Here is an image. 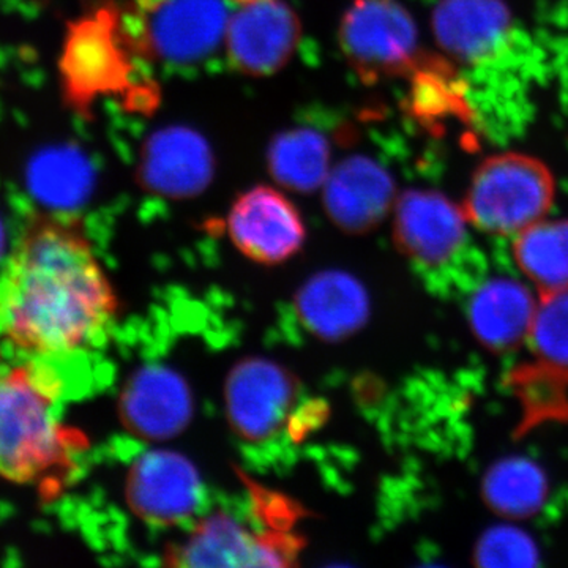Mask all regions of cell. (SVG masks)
Masks as SVG:
<instances>
[{"instance_id": "6da1fadb", "label": "cell", "mask_w": 568, "mask_h": 568, "mask_svg": "<svg viewBox=\"0 0 568 568\" xmlns=\"http://www.w3.org/2000/svg\"><path fill=\"white\" fill-rule=\"evenodd\" d=\"M118 310L81 223L51 213L29 220L0 275V335L24 353L63 357L97 342Z\"/></svg>"}, {"instance_id": "7a4b0ae2", "label": "cell", "mask_w": 568, "mask_h": 568, "mask_svg": "<svg viewBox=\"0 0 568 568\" xmlns=\"http://www.w3.org/2000/svg\"><path fill=\"white\" fill-rule=\"evenodd\" d=\"M62 386L43 365L0 369V480L58 491L84 452V437L55 410Z\"/></svg>"}, {"instance_id": "3957f363", "label": "cell", "mask_w": 568, "mask_h": 568, "mask_svg": "<svg viewBox=\"0 0 568 568\" xmlns=\"http://www.w3.org/2000/svg\"><path fill=\"white\" fill-rule=\"evenodd\" d=\"M126 13L102 3L69 26L61 62L65 102L80 114L110 95L132 97L134 58L140 55Z\"/></svg>"}, {"instance_id": "277c9868", "label": "cell", "mask_w": 568, "mask_h": 568, "mask_svg": "<svg viewBox=\"0 0 568 568\" xmlns=\"http://www.w3.org/2000/svg\"><path fill=\"white\" fill-rule=\"evenodd\" d=\"M467 220L458 207L437 192L410 190L396 201L394 235L402 252L424 272L432 286L444 293L473 291L481 280L463 254L467 253Z\"/></svg>"}, {"instance_id": "5b68a950", "label": "cell", "mask_w": 568, "mask_h": 568, "mask_svg": "<svg viewBox=\"0 0 568 568\" xmlns=\"http://www.w3.org/2000/svg\"><path fill=\"white\" fill-rule=\"evenodd\" d=\"M552 200L555 181L544 163L521 153H503L478 168L463 209L477 230L518 235L544 220Z\"/></svg>"}, {"instance_id": "8992f818", "label": "cell", "mask_w": 568, "mask_h": 568, "mask_svg": "<svg viewBox=\"0 0 568 568\" xmlns=\"http://www.w3.org/2000/svg\"><path fill=\"white\" fill-rule=\"evenodd\" d=\"M343 55L365 82L416 70V22L398 0H354L339 26Z\"/></svg>"}, {"instance_id": "52a82bcc", "label": "cell", "mask_w": 568, "mask_h": 568, "mask_svg": "<svg viewBox=\"0 0 568 568\" xmlns=\"http://www.w3.org/2000/svg\"><path fill=\"white\" fill-rule=\"evenodd\" d=\"M222 0H136L126 14L141 55L168 63L200 61L226 32Z\"/></svg>"}, {"instance_id": "ba28073f", "label": "cell", "mask_w": 568, "mask_h": 568, "mask_svg": "<svg viewBox=\"0 0 568 568\" xmlns=\"http://www.w3.org/2000/svg\"><path fill=\"white\" fill-rule=\"evenodd\" d=\"M226 413L235 435L248 444H264L293 428L298 384L290 369L267 358H245L226 381Z\"/></svg>"}, {"instance_id": "9c48e42d", "label": "cell", "mask_w": 568, "mask_h": 568, "mask_svg": "<svg viewBox=\"0 0 568 568\" xmlns=\"http://www.w3.org/2000/svg\"><path fill=\"white\" fill-rule=\"evenodd\" d=\"M302 540L287 530H252L233 515L201 519L189 538L168 552L173 566L287 567L293 566Z\"/></svg>"}, {"instance_id": "30bf717a", "label": "cell", "mask_w": 568, "mask_h": 568, "mask_svg": "<svg viewBox=\"0 0 568 568\" xmlns=\"http://www.w3.org/2000/svg\"><path fill=\"white\" fill-rule=\"evenodd\" d=\"M226 226L239 252L264 265L286 263L301 252L306 235L290 197L265 185L253 186L234 201Z\"/></svg>"}, {"instance_id": "8fae6325", "label": "cell", "mask_w": 568, "mask_h": 568, "mask_svg": "<svg viewBox=\"0 0 568 568\" xmlns=\"http://www.w3.org/2000/svg\"><path fill=\"white\" fill-rule=\"evenodd\" d=\"M203 495L200 473L178 452H148L134 462L126 477L130 508L151 525L173 526L192 518Z\"/></svg>"}, {"instance_id": "7c38bea8", "label": "cell", "mask_w": 568, "mask_h": 568, "mask_svg": "<svg viewBox=\"0 0 568 568\" xmlns=\"http://www.w3.org/2000/svg\"><path fill=\"white\" fill-rule=\"evenodd\" d=\"M227 59L246 77H271L293 58L302 37L301 20L280 0L242 6L227 21Z\"/></svg>"}, {"instance_id": "4fadbf2b", "label": "cell", "mask_w": 568, "mask_h": 568, "mask_svg": "<svg viewBox=\"0 0 568 568\" xmlns=\"http://www.w3.org/2000/svg\"><path fill=\"white\" fill-rule=\"evenodd\" d=\"M119 413L125 428L149 440L170 439L190 424L189 384L168 366H144L123 388Z\"/></svg>"}, {"instance_id": "5bb4252c", "label": "cell", "mask_w": 568, "mask_h": 568, "mask_svg": "<svg viewBox=\"0 0 568 568\" xmlns=\"http://www.w3.org/2000/svg\"><path fill=\"white\" fill-rule=\"evenodd\" d=\"M532 364L518 373L519 394L549 403H567L568 291L544 294L529 336Z\"/></svg>"}, {"instance_id": "9a60e30c", "label": "cell", "mask_w": 568, "mask_h": 568, "mask_svg": "<svg viewBox=\"0 0 568 568\" xmlns=\"http://www.w3.org/2000/svg\"><path fill=\"white\" fill-rule=\"evenodd\" d=\"M537 306L525 283L497 276L481 280L470 291L467 320L478 342L504 353L528 339Z\"/></svg>"}, {"instance_id": "2e32d148", "label": "cell", "mask_w": 568, "mask_h": 568, "mask_svg": "<svg viewBox=\"0 0 568 568\" xmlns=\"http://www.w3.org/2000/svg\"><path fill=\"white\" fill-rule=\"evenodd\" d=\"M325 209L336 226L365 233L383 222L394 204L390 175L368 159H351L325 181Z\"/></svg>"}, {"instance_id": "e0dca14e", "label": "cell", "mask_w": 568, "mask_h": 568, "mask_svg": "<svg viewBox=\"0 0 568 568\" xmlns=\"http://www.w3.org/2000/svg\"><path fill=\"white\" fill-rule=\"evenodd\" d=\"M295 310L310 334L324 342H339L364 327L369 302L358 280L331 271L304 284L295 298Z\"/></svg>"}, {"instance_id": "ac0fdd59", "label": "cell", "mask_w": 568, "mask_h": 568, "mask_svg": "<svg viewBox=\"0 0 568 568\" xmlns=\"http://www.w3.org/2000/svg\"><path fill=\"white\" fill-rule=\"evenodd\" d=\"M433 28L444 50L462 61L478 62L506 41L510 17L500 0H443Z\"/></svg>"}, {"instance_id": "d6986e66", "label": "cell", "mask_w": 568, "mask_h": 568, "mask_svg": "<svg viewBox=\"0 0 568 568\" xmlns=\"http://www.w3.org/2000/svg\"><path fill=\"white\" fill-rule=\"evenodd\" d=\"M207 145L186 130H168L152 138L142 159V182L166 196L185 197L201 192L211 181Z\"/></svg>"}, {"instance_id": "ffe728a7", "label": "cell", "mask_w": 568, "mask_h": 568, "mask_svg": "<svg viewBox=\"0 0 568 568\" xmlns=\"http://www.w3.org/2000/svg\"><path fill=\"white\" fill-rule=\"evenodd\" d=\"M515 260L544 294L568 291V220H540L518 234Z\"/></svg>"}, {"instance_id": "44dd1931", "label": "cell", "mask_w": 568, "mask_h": 568, "mask_svg": "<svg viewBox=\"0 0 568 568\" xmlns=\"http://www.w3.org/2000/svg\"><path fill=\"white\" fill-rule=\"evenodd\" d=\"M548 495L544 470L528 458L510 457L496 463L484 480V497L488 506L503 517H532Z\"/></svg>"}, {"instance_id": "7402d4cb", "label": "cell", "mask_w": 568, "mask_h": 568, "mask_svg": "<svg viewBox=\"0 0 568 568\" xmlns=\"http://www.w3.org/2000/svg\"><path fill=\"white\" fill-rule=\"evenodd\" d=\"M327 142L312 130L282 134L268 152V168L276 181L295 192H312L328 178Z\"/></svg>"}, {"instance_id": "603a6c76", "label": "cell", "mask_w": 568, "mask_h": 568, "mask_svg": "<svg viewBox=\"0 0 568 568\" xmlns=\"http://www.w3.org/2000/svg\"><path fill=\"white\" fill-rule=\"evenodd\" d=\"M476 559L481 567H532L538 562V549L525 530L503 525L481 536Z\"/></svg>"}, {"instance_id": "cb8c5ba5", "label": "cell", "mask_w": 568, "mask_h": 568, "mask_svg": "<svg viewBox=\"0 0 568 568\" xmlns=\"http://www.w3.org/2000/svg\"><path fill=\"white\" fill-rule=\"evenodd\" d=\"M231 2L239 3V6H248V3L264 2V0H231Z\"/></svg>"}, {"instance_id": "d4e9b609", "label": "cell", "mask_w": 568, "mask_h": 568, "mask_svg": "<svg viewBox=\"0 0 568 568\" xmlns=\"http://www.w3.org/2000/svg\"><path fill=\"white\" fill-rule=\"evenodd\" d=\"M3 237H2V226H0V250H2Z\"/></svg>"}]
</instances>
